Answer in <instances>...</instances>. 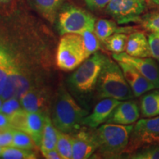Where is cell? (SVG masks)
<instances>
[{
    "instance_id": "cell-1",
    "label": "cell",
    "mask_w": 159,
    "mask_h": 159,
    "mask_svg": "<svg viewBox=\"0 0 159 159\" xmlns=\"http://www.w3.org/2000/svg\"><path fill=\"white\" fill-rule=\"evenodd\" d=\"M89 111L81 108L70 93L64 87H61L57 93L52 111V121L61 132H76L82 126L83 119Z\"/></svg>"
},
{
    "instance_id": "cell-2",
    "label": "cell",
    "mask_w": 159,
    "mask_h": 159,
    "mask_svg": "<svg viewBox=\"0 0 159 159\" xmlns=\"http://www.w3.org/2000/svg\"><path fill=\"white\" fill-rule=\"evenodd\" d=\"M96 91L99 98H114L124 101L134 97L118 62L107 57L97 80Z\"/></svg>"
},
{
    "instance_id": "cell-3",
    "label": "cell",
    "mask_w": 159,
    "mask_h": 159,
    "mask_svg": "<svg viewBox=\"0 0 159 159\" xmlns=\"http://www.w3.org/2000/svg\"><path fill=\"white\" fill-rule=\"evenodd\" d=\"M107 56L97 52L75 69L69 78L70 89L80 97H86L96 90L97 80Z\"/></svg>"
},
{
    "instance_id": "cell-4",
    "label": "cell",
    "mask_w": 159,
    "mask_h": 159,
    "mask_svg": "<svg viewBox=\"0 0 159 159\" xmlns=\"http://www.w3.org/2000/svg\"><path fill=\"white\" fill-rule=\"evenodd\" d=\"M134 125L106 123L95 131L98 140L99 153L108 158L120 156L128 147Z\"/></svg>"
},
{
    "instance_id": "cell-5",
    "label": "cell",
    "mask_w": 159,
    "mask_h": 159,
    "mask_svg": "<svg viewBox=\"0 0 159 159\" xmlns=\"http://www.w3.org/2000/svg\"><path fill=\"white\" fill-rule=\"evenodd\" d=\"M88 57L82 35L73 33L63 35L56 53V63L59 69L66 71L75 70Z\"/></svg>"
},
{
    "instance_id": "cell-6",
    "label": "cell",
    "mask_w": 159,
    "mask_h": 159,
    "mask_svg": "<svg viewBox=\"0 0 159 159\" xmlns=\"http://www.w3.org/2000/svg\"><path fill=\"white\" fill-rule=\"evenodd\" d=\"M96 19L85 10L67 6L59 13L57 29L61 35L82 34L85 31H94Z\"/></svg>"
},
{
    "instance_id": "cell-7",
    "label": "cell",
    "mask_w": 159,
    "mask_h": 159,
    "mask_svg": "<svg viewBox=\"0 0 159 159\" xmlns=\"http://www.w3.org/2000/svg\"><path fill=\"white\" fill-rule=\"evenodd\" d=\"M151 145H159V115L138 121L131 132L126 152Z\"/></svg>"
},
{
    "instance_id": "cell-8",
    "label": "cell",
    "mask_w": 159,
    "mask_h": 159,
    "mask_svg": "<svg viewBox=\"0 0 159 159\" xmlns=\"http://www.w3.org/2000/svg\"><path fill=\"white\" fill-rule=\"evenodd\" d=\"M146 7V0H111L105 11L118 24H128L140 20Z\"/></svg>"
},
{
    "instance_id": "cell-9",
    "label": "cell",
    "mask_w": 159,
    "mask_h": 159,
    "mask_svg": "<svg viewBox=\"0 0 159 159\" xmlns=\"http://www.w3.org/2000/svg\"><path fill=\"white\" fill-rule=\"evenodd\" d=\"M113 58L116 61L128 63L136 68L139 72L159 89V66L150 57H133L126 52L113 53Z\"/></svg>"
},
{
    "instance_id": "cell-10",
    "label": "cell",
    "mask_w": 159,
    "mask_h": 159,
    "mask_svg": "<svg viewBox=\"0 0 159 159\" xmlns=\"http://www.w3.org/2000/svg\"><path fill=\"white\" fill-rule=\"evenodd\" d=\"M72 136V158H90L98 150L99 144L95 131L82 129Z\"/></svg>"
},
{
    "instance_id": "cell-11",
    "label": "cell",
    "mask_w": 159,
    "mask_h": 159,
    "mask_svg": "<svg viewBox=\"0 0 159 159\" xmlns=\"http://www.w3.org/2000/svg\"><path fill=\"white\" fill-rule=\"evenodd\" d=\"M122 101L114 98H103L93 109L92 113L83 119L82 125L90 128H97L107 122L111 113Z\"/></svg>"
},
{
    "instance_id": "cell-12",
    "label": "cell",
    "mask_w": 159,
    "mask_h": 159,
    "mask_svg": "<svg viewBox=\"0 0 159 159\" xmlns=\"http://www.w3.org/2000/svg\"><path fill=\"white\" fill-rule=\"evenodd\" d=\"M123 71L125 79L132 89L134 97H138L156 89L155 85L141 74L133 66L117 61Z\"/></svg>"
},
{
    "instance_id": "cell-13",
    "label": "cell",
    "mask_w": 159,
    "mask_h": 159,
    "mask_svg": "<svg viewBox=\"0 0 159 159\" xmlns=\"http://www.w3.org/2000/svg\"><path fill=\"white\" fill-rule=\"evenodd\" d=\"M139 116L140 112L136 103L134 101L124 100L117 105L106 122L129 125L136 122Z\"/></svg>"
},
{
    "instance_id": "cell-14",
    "label": "cell",
    "mask_w": 159,
    "mask_h": 159,
    "mask_svg": "<svg viewBox=\"0 0 159 159\" xmlns=\"http://www.w3.org/2000/svg\"><path fill=\"white\" fill-rule=\"evenodd\" d=\"M45 115L43 113L26 112L21 130L27 133L33 139L38 148H40L42 141L43 127L45 122Z\"/></svg>"
},
{
    "instance_id": "cell-15",
    "label": "cell",
    "mask_w": 159,
    "mask_h": 159,
    "mask_svg": "<svg viewBox=\"0 0 159 159\" xmlns=\"http://www.w3.org/2000/svg\"><path fill=\"white\" fill-rule=\"evenodd\" d=\"M21 106L27 112H39L45 114L47 104L45 91L32 86L19 97Z\"/></svg>"
},
{
    "instance_id": "cell-16",
    "label": "cell",
    "mask_w": 159,
    "mask_h": 159,
    "mask_svg": "<svg viewBox=\"0 0 159 159\" xmlns=\"http://www.w3.org/2000/svg\"><path fill=\"white\" fill-rule=\"evenodd\" d=\"M125 52L133 57H149L151 56L148 39L141 32H134L129 35Z\"/></svg>"
},
{
    "instance_id": "cell-17",
    "label": "cell",
    "mask_w": 159,
    "mask_h": 159,
    "mask_svg": "<svg viewBox=\"0 0 159 159\" xmlns=\"http://www.w3.org/2000/svg\"><path fill=\"white\" fill-rule=\"evenodd\" d=\"M57 137H58V130L55 128L50 117L46 116L42 141L40 147L41 152H43L52 149H56Z\"/></svg>"
},
{
    "instance_id": "cell-18",
    "label": "cell",
    "mask_w": 159,
    "mask_h": 159,
    "mask_svg": "<svg viewBox=\"0 0 159 159\" xmlns=\"http://www.w3.org/2000/svg\"><path fill=\"white\" fill-rule=\"evenodd\" d=\"M141 112L146 118L156 116L159 115V89H152L147 93L141 99Z\"/></svg>"
},
{
    "instance_id": "cell-19",
    "label": "cell",
    "mask_w": 159,
    "mask_h": 159,
    "mask_svg": "<svg viewBox=\"0 0 159 159\" xmlns=\"http://www.w3.org/2000/svg\"><path fill=\"white\" fill-rule=\"evenodd\" d=\"M33 5L45 19L54 22L57 12L64 0H31Z\"/></svg>"
},
{
    "instance_id": "cell-20",
    "label": "cell",
    "mask_w": 159,
    "mask_h": 159,
    "mask_svg": "<svg viewBox=\"0 0 159 159\" xmlns=\"http://www.w3.org/2000/svg\"><path fill=\"white\" fill-rule=\"evenodd\" d=\"M15 64L13 57L8 51L0 44V96L5 88L10 72Z\"/></svg>"
},
{
    "instance_id": "cell-21",
    "label": "cell",
    "mask_w": 159,
    "mask_h": 159,
    "mask_svg": "<svg viewBox=\"0 0 159 159\" xmlns=\"http://www.w3.org/2000/svg\"><path fill=\"white\" fill-rule=\"evenodd\" d=\"M94 33L102 42L116 33H124V29L117 27L115 21L111 20L101 19L96 21L94 27Z\"/></svg>"
},
{
    "instance_id": "cell-22",
    "label": "cell",
    "mask_w": 159,
    "mask_h": 159,
    "mask_svg": "<svg viewBox=\"0 0 159 159\" xmlns=\"http://www.w3.org/2000/svg\"><path fill=\"white\" fill-rule=\"evenodd\" d=\"M128 36L123 33H116L103 41L108 50L114 53L124 52Z\"/></svg>"
},
{
    "instance_id": "cell-23",
    "label": "cell",
    "mask_w": 159,
    "mask_h": 159,
    "mask_svg": "<svg viewBox=\"0 0 159 159\" xmlns=\"http://www.w3.org/2000/svg\"><path fill=\"white\" fill-rule=\"evenodd\" d=\"M0 157L4 159H35L38 156L33 150L8 146L4 148Z\"/></svg>"
},
{
    "instance_id": "cell-24",
    "label": "cell",
    "mask_w": 159,
    "mask_h": 159,
    "mask_svg": "<svg viewBox=\"0 0 159 159\" xmlns=\"http://www.w3.org/2000/svg\"><path fill=\"white\" fill-rule=\"evenodd\" d=\"M56 149L62 159L72 158V136L58 130Z\"/></svg>"
},
{
    "instance_id": "cell-25",
    "label": "cell",
    "mask_w": 159,
    "mask_h": 159,
    "mask_svg": "<svg viewBox=\"0 0 159 159\" xmlns=\"http://www.w3.org/2000/svg\"><path fill=\"white\" fill-rule=\"evenodd\" d=\"M11 146L33 150L35 148H39L27 133L17 129H13V142Z\"/></svg>"
},
{
    "instance_id": "cell-26",
    "label": "cell",
    "mask_w": 159,
    "mask_h": 159,
    "mask_svg": "<svg viewBox=\"0 0 159 159\" xmlns=\"http://www.w3.org/2000/svg\"><path fill=\"white\" fill-rule=\"evenodd\" d=\"M128 158L159 159V145H151L138 149L129 155Z\"/></svg>"
},
{
    "instance_id": "cell-27",
    "label": "cell",
    "mask_w": 159,
    "mask_h": 159,
    "mask_svg": "<svg viewBox=\"0 0 159 159\" xmlns=\"http://www.w3.org/2000/svg\"><path fill=\"white\" fill-rule=\"evenodd\" d=\"M85 52L89 57L99 49V41L94 31H85L82 34Z\"/></svg>"
},
{
    "instance_id": "cell-28",
    "label": "cell",
    "mask_w": 159,
    "mask_h": 159,
    "mask_svg": "<svg viewBox=\"0 0 159 159\" xmlns=\"http://www.w3.org/2000/svg\"><path fill=\"white\" fill-rule=\"evenodd\" d=\"M24 110L25 109L21 106L19 99L16 98V97H12V98L3 100L0 112L7 115L10 118V117H12L18 114Z\"/></svg>"
},
{
    "instance_id": "cell-29",
    "label": "cell",
    "mask_w": 159,
    "mask_h": 159,
    "mask_svg": "<svg viewBox=\"0 0 159 159\" xmlns=\"http://www.w3.org/2000/svg\"><path fill=\"white\" fill-rule=\"evenodd\" d=\"M142 27L152 33H159V11L150 12L140 19Z\"/></svg>"
},
{
    "instance_id": "cell-30",
    "label": "cell",
    "mask_w": 159,
    "mask_h": 159,
    "mask_svg": "<svg viewBox=\"0 0 159 159\" xmlns=\"http://www.w3.org/2000/svg\"><path fill=\"white\" fill-rule=\"evenodd\" d=\"M148 42L150 46L151 56L159 61V34L152 33L148 35Z\"/></svg>"
},
{
    "instance_id": "cell-31",
    "label": "cell",
    "mask_w": 159,
    "mask_h": 159,
    "mask_svg": "<svg viewBox=\"0 0 159 159\" xmlns=\"http://www.w3.org/2000/svg\"><path fill=\"white\" fill-rule=\"evenodd\" d=\"M13 142V128L0 130V146H11Z\"/></svg>"
},
{
    "instance_id": "cell-32",
    "label": "cell",
    "mask_w": 159,
    "mask_h": 159,
    "mask_svg": "<svg viewBox=\"0 0 159 159\" xmlns=\"http://www.w3.org/2000/svg\"><path fill=\"white\" fill-rule=\"evenodd\" d=\"M111 0H84L89 8L92 10H98L102 9L103 7H106V5L110 2ZM149 2L150 0H146Z\"/></svg>"
},
{
    "instance_id": "cell-33",
    "label": "cell",
    "mask_w": 159,
    "mask_h": 159,
    "mask_svg": "<svg viewBox=\"0 0 159 159\" xmlns=\"http://www.w3.org/2000/svg\"><path fill=\"white\" fill-rule=\"evenodd\" d=\"M10 128H11V125L9 117L3 113L0 112V130Z\"/></svg>"
},
{
    "instance_id": "cell-34",
    "label": "cell",
    "mask_w": 159,
    "mask_h": 159,
    "mask_svg": "<svg viewBox=\"0 0 159 159\" xmlns=\"http://www.w3.org/2000/svg\"><path fill=\"white\" fill-rule=\"evenodd\" d=\"M41 153L44 158L47 159H62L57 149H52V150L46 151V152H43Z\"/></svg>"
},
{
    "instance_id": "cell-35",
    "label": "cell",
    "mask_w": 159,
    "mask_h": 159,
    "mask_svg": "<svg viewBox=\"0 0 159 159\" xmlns=\"http://www.w3.org/2000/svg\"><path fill=\"white\" fill-rule=\"evenodd\" d=\"M150 2L154 4V5H156L157 6H159V0H150Z\"/></svg>"
},
{
    "instance_id": "cell-36",
    "label": "cell",
    "mask_w": 159,
    "mask_h": 159,
    "mask_svg": "<svg viewBox=\"0 0 159 159\" xmlns=\"http://www.w3.org/2000/svg\"><path fill=\"white\" fill-rule=\"evenodd\" d=\"M11 0H0V5H4V4H7L11 2Z\"/></svg>"
},
{
    "instance_id": "cell-37",
    "label": "cell",
    "mask_w": 159,
    "mask_h": 159,
    "mask_svg": "<svg viewBox=\"0 0 159 159\" xmlns=\"http://www.w3.org/2000/svg\"><path fill=\"white\" fill-rule=\"evenodd\" d=\"M3 102V99L0 97V111H1V108H2V105Z\"/></svg>"
},
{
    "instance_id": "cell-38",
    "label": "cell",
    "mask_w": 159,
    "mask_h": 159,
    "mask_svg": "<svg viewBox=\"0 0 159 159\" xmlns=\"http://www.w3.org/2000/svg\"><path fill=\"white\" fill-rule=\"evenodd\" d=\"M4 148H5V147H1V146H0V156H1L2 152V151L4 150Z\"/></svg>"
},
{
    "instance_id": "cell-39",
    "label": "cell",
    "mask_w": 159,
    "mask_h": 159,
    "mask_svg": "<svg viewBox=\"0 0 159 159\" xmlns=\"http://www.w3.org/2000/svg\"><path fill=\"white\" fill-rule=\"evenodd\" d=\"M158 34H159V33H158Z\"/></svg>"
}]
</instances>
